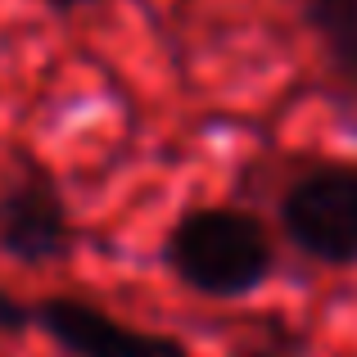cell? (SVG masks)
<instances>
[{
	"label": "cell",
	"mask_w": 357,
	"mask_h": 357,
	"mask_svg": "<svg viewBox=\"0 0 357 357\" xmlns=\"http://www.w3.org/2000/svg\"><path fill=\"white\" fill-rule=\"evenodd\" d=\"M163 267L190 294L236 303L267 285L276 271V244L258 213L236 204L185 208L163 236Z\"/></svg>",
	"instance_id": "obj_1"
},
{
	"label": "cell",
	"mask_w": 357,
	"mask_h": 357,
	"mask_svg": "<svg viewBox=\"0 0 357 357\" xmlns=\"http://www.w3.org/2000/svg\"><path fill=\"white\" fill-rule=\"evenodd\" d=\"M285 240L317 267H357V163H317L280 190Z\"/></svg>",
	"instance_id": "obj_2"
},
{
	"label": "cell",
	"mask_w": 357,
	"mask_h": 357,
	"mask_svg": "<svg viewBox=\"0 0 357 357\" xmlns=\"http://www.w3.org/2000/svg\"><path fill=\"white\" fill-rule=\"evenodd\" d=\"M0 253L23 267H50L73 253L68 199L41 163L0 185Z\"/></svg>",
	"instance_id": "obj_3"
},
{
	"label": "cell",
	"mask_w": 357,
	"mask_h": 357,
	"mask_svg": "<svg viewBox=\"0 0 357 357\" xmlns=\"http://www.w3.org/2000/svg\"><path fill=\"white\" fill-rule=\"evenodd\" d=\"M36 331L68 357H190L176 335L136 331L122 317L73 294H50L36 303Z\"/></svg>",
	"instance_id": "obj_4"
},
{
	"label": "cell",
	"mask_w": 357,
	"mask_h": 357,
	"mask_svg": "<svg viewBox=\"0 0 357 357\" xmlns=\"http://www.w3.org/2000/svg\"><path fill=\"white\" fill-rule=\"evenodd\" d=\"M303 27L335 77L357 86V0H303Z\"/></svg>",
	"instance_id": "obj_5"
},
{
	"label": "cell",
	"mask_w": 357,
	"mask_h": 357,
	"mask_svg": "<svg viewBox=\"0 0 357 357\" xmlns=\"http://www.w3.org/2000/svg\"><path fill=\"white\" fill-rule=\"evenodd\" d=\"M23 331H36V303H23V298L0 289V335H23Z\"/></svg>",
	"instance_id": "obj_6"
},
{
	"label": "cell",
	"mask_w": 357,
	"mask_h": 357,
	"mask_svg": "<svg viewBox=\"0 0 357 357\" xmlns=\"http://www.w3.org/2000/svg\"><path fill=\"white\" fill-rule=\"evenodd\" d=\"M45 9H54V14H77V9H91L100 5V0H41Z\"/></svg>",
	"instance_id": "obj_7"
}]
</instances>
